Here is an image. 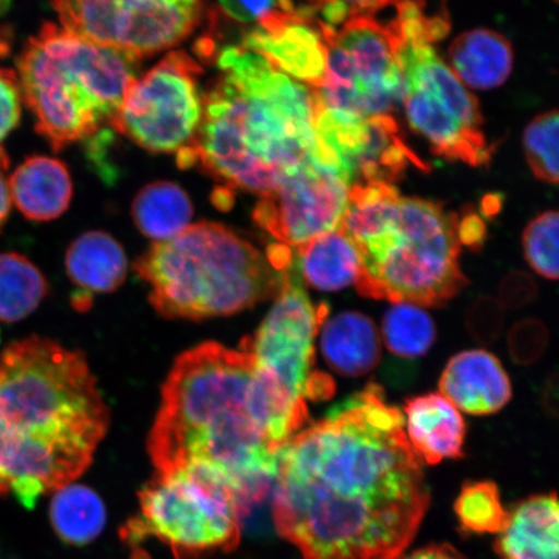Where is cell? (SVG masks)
I'll return each mask as SVG.
<instances>
[{
    "instance_id": "obj_4",
    "label": "cell",
    "mask_w": 559,
    "mask_h": 559,
    "mask_svg": "<svg viewBox=\"0 0 559 559\" xmlns=\"http://www.w3.org/2000/svg\"><path fill=\"white\" fill-rule=\"evenodd\" d=\"M219 74L202 94V120L181 169L198 166L223 186L261 195L319 159L312 90L241 46L216 55Z\"/></svg>"
},
{
    "instance_id": "obj_22",
    "label": "cell",
    "mask_w": 559,
    "mask_h": 559,
    "mask_svg": "<svg viewBox=\"0 0 559 559\" xmlns=\"http://www.w3.org/2000/svg\"><path fill=\"white\" fill-rule=\"evenodd\" d=\"M295 258L300 278L318 290L345 289L359 275L358 249L341 226L297 248Z\"/></svg>"
},
{
    "instance_id": "obj_16",
    "label": "cell",
    "mask_w": 559,
    "mask_h": 559,
    "mask_svg": "<svg viewBox=\"0 0 559 559\" xmlns=\"http://www.w3.org/2000/svg\"><path fill=\"white\" fill-rule=\"evenodd\" d=\"M439 390L454 407L469 415L496 414L512 397L506 369L484 349L453 356L440 377Z\"/></svg>"
},
{
    "instance_id": "obj_17",
    "label": "cell",
    "mask_w": 559,
    "mask_h": 559,
    "mask_svg": "<svg viewBox=\"0 0 559 559\" xmlns=\"http://www.w3.org/2000/svg\"><path fill=\"white\" fill-rule=\"evenodd\" d=\"M408 442L430 465L463 456L465 423L454 405L439 394L412 397L404 405Z\"/></svg>"
},
{
    "instance_id": "obj_9",
    "label": "cell",
    "mask_w": 559,
    "mask_h": 559,
    "mask_svg": "<svg viewBox=\"0 0 559 559\" xmlns=\"http://www.w3.org/2000/svg\"><path fill=\"white\" fill-rule=\"evenodd\" d=\"M393 27V26H391ZM394 31V29H393ZM405 117L436 156L485 166L492 157L479 103L432 48L423 27L396 32Z\"/></svg>"
},
{
    "instance_id": "obj_1",
    "label": "cell",
    "mask_w": 559,
    "mask_h": 559,
    "mask_svg": "<svg viewBox=\"0 0 559 559\" xmlns=\"http://www.w3.org/2000/svg\"><path fill=\"white\" fill-rule=\"evenodd\" d=\"M404 425L369 383L285 444L272 514L304 559H397L415 539L430 493Z\"/></svg>"
},
{
    "instance_id": "obj_25",
    "label": "cell",
    "mask_w": 559,
    "mask_h": 559,
    "mask_svg": "<svg viewBox=\"0 0 559 559\" xmlns=\"http://www.w3.org/2000/svg\"><path fill=\"white\" fill-rule=\"evenodd\" d=\"M50 519L62 542L82 547L102 534L107 512L93 489L70 484L55 491Z\"/></svg>"
},
{
    "instance_id": "obj_21",
    "label": "cell",
    "mask_w": 559,
    "mask_h": 559,
    "mask_svg": "<svg viewBox=\"0 0 559 559\" xmlns=\"http://www.w3.org/2000/svg\"><path fill=\"white\" fill-rule=\"evenodd\" d=\"M452 72L474 90H492L512 73L514 55L509 40L493 31L477 29L461 34L449 50Z\"/></svg>"
},
{
    "instance_id": "obj_40",
    "label": "cell",
    "mask_w": 559,
    "mask_h": 559,
    "mask_svg": "<svg viewBox=\"0 0 559 559\" xmlns=\"http://www.w3.org/2000/svg\"><path fill=\"white\" fill-rule=\"evenodd\" d=\"M11 210V193L9 185L3 177L2 169H0V227L4 225L9 218Z\"/></svg>"
},
{
    "instance_id": "obj_30",
    "label": "cell",
    "mask_w": 559,
    "mask_h": 559,
    "mask_svg": "<svg viewBox=\"0 0 559 559\" xmlns=\"http://www.w3.org/2000/svg\"><path fill=\"white\" fill-rule=\"evenodd\" d=\"M558 221L555 210L545 212L530 223L523 234L526 260L537 274L558 278Z\"/></svg>"
},
{
    "instance_id": "obj_6",
    "label": "cell",
    "mask_w": 559,
    "mask_h": 559,
    "mask_svg": "<svg viewBox=\"0 0 559 559\" xmlns=\"http://www.w3.org/2000/svg\"><path fill=\"white\" fill-rule=\"evenodd\" d=\"M16 66L35 130L59 152L114 121L140 60L46 23L27 39Z\"/></svg>"
},
{
    "instance_id": "obj_28",
    "label": "cell",
    "mask_w": 559,
    "mask_h": 559,
    "mask_svg": "<svg viewBox=\"0 0 559 559\" xmlns=\"http://www.w3.org/2000/svg\"><path fill=\"white\" fill-rule=\"evenodd\" d=\"M454 508L461 524L473 533L500 534L508 521L499 489L491 481L465 486Z\"/></svg>"
},
{
    "instance_id": "obj_26",
    "label": "cell",
    "mask_w": 559,
    "mask_h": 559,
    "mask_svg": "<svg viewBox=\"0 0 559 559\" xmlns=\"http://www.w3.org/2000/svg\"><path fill=\"white\" fill-rule=\"evenodd\" d=\"M46 295V280L27 258L0 254V321L16 323L29 317Z\"/></svg>"
},
{
    "instance_id": "obj_5",
    "label": "cell",
    "mask_w": 559,
    "mask_h": 559,
    "mask_svg": "<svg viewBox=\"0 0 559 559\" xmlns=\"http://www.w3.org/2000/svg\"><path fill=\"white\" fill-rule=\"evenodd\" d=\"M341 228L358 249L361 296L440 306L467 284L459 216L438 202L403 198L394 185H354Z\"/></svg>"
},
{
    "instance_id": "obj_19",
    "label": "cell",
    "mask_w": 559,
    "mask_h": 559,
    "mask_svg": "<svg viewBox=\"0 0 559 559\" xmlns=\"http://www.w3.org/2000/svg\"><path fill=\"white\" fill-rule=\"evenodd\" d=\"M559 514L556 493L535 496L508 514L498 540L504 559H558Z\"/></svg>"
},
{
    "instance_id": "obj_33",
    "label": "cell",
    "mask_w": 559,
    "mask_h": 559,
    "mask_svg": "<svg viewBox=\"0 0 559 559\" xmlns=\"http://www.w3.org/2000/svg\"><path fill=\"white\" fill-rule=\"evenodd\" d=\"M504 318V307L499 299L479 297L467 310L466 330L480 344L491 345L500 338Z\"/></svg>"
},
{
    "instance_id": "obj_34",
    "label": "cell",
    "mask_w": 559,
    "mask_h": 559,
    "mask_svg": "<svg viewBox=\"0 0 559 559\" xmlns=\"http://www.w3.org/2000/svg\"><path fill=\"white\" fill-rule=\"evenodd\" d=\"M21 102L23 99H21L16 73L10 69L0 68V169L3 170L9 166L3 142L19 124Z\"/></svg>"
},
{
    "instance_id": "obj_2",
    "label": "cell",
    "mask_w": 559,
    "mask_h": 559,
    "mask_svg": "<svg viewBox=\"0 0 559 559\" xmlns=\"http://www.w3.org/2000/svg\"><path fill=\"white\" fill-rule=\"evenodd\" d=\"M307 419L253 356L207 342L175 362L148 451L159 473L198 463L225 475L241 524L274 491L280 452Z\"/></svg>"
},
{
    "instance_id": "obj_11",
    "label": "cell",
    "mask_w": 559,
    "mask_h": 559,
    "mask_svg": "<svg viewBox=\"0 0 559 559\" xmlns=\"http://www.w3.org/2000/svg\"><path fill=\"white\" fill-rule=\"evenodd\" d=\"M198 61L183 51L166 55L156 67L132 79L110 126L153 153H178L198 134L202 94Z\"/></svg>"
},
{
    "instance_id": "obj_32",
    "label": "cell",
    "mask_w": 559,
    "mask_h": 559,
    "mask_svg": "<svg viewBox=\"0 0 559 559\" xmlns=\"http://www.w3.org/2000/svg\"><path fill=\"white\" fill-rule=\"evenodd\" d=\"M396 2L397 0H307V5L321 23L335 29L348 19L373 16Z\"/></svg>"
},
{
    "instance_id": "obj_8",
    "label": "cell",
    "mask_w": 559,
    "mask_h": 559,
    "mask_svg": "<svg viewBox=\"0 0 559 559\" xmlns=\"http://www.w3.org/2000/svg\"><path fill=\"white\" fill-rule=\"evenodd\" d=\"M139 502L140 514L124 528L130 543L156 536L178 559H201L239 545L235 488L212 466L192 463L157 472L140 491Z\"/></svg>"
},
{
    "instance_id": "obj_37",
    "label": "cell",
    "mask_w": 559,
    "mask_h": 559,
    "mask_svg": "<svg viewBox=\"0 0 559 559\" xmlns=\"http://www.w3.org/2000/svg\"><path fill=\"white\" fill-rule=\"evenodd\" d=\"M486 225L477 214H466L459 218V240L472 249H477L486 239Z\"/></svg>"
},
{
    "instance_id": "obj_35",
    "label": "cell",
    "mask_w": 559,
    "mask_h": 559,
    "mask_svg": "<svg viewBox=\"0 0 559 559\" xmlns=\"http://www.w3.org/2000/svg\"><path fill=\"white\" fill-rule=\"evenodd\" d=\"M226 15L243 24L258 23L274 12L297 9L296 0H218Z\"/></svg>"
},
{
    "instance_id": "obj_27",
    "label": "cell",
    "mask_w": 559,
    "mask_h": 559,
    "mask_svg": "<svg viewBox=\"0 0 559 559\" xmlns=\"http://www.w3.org/2000/svg\"><path fill=\"white\" fill-rule=\"evenodd\" d=\"M383 340L391 353L418 358L436 341L435 321L416 305L395 304L383 318Z\"/></svg>"
},
{
    "instance_id": "obj_24",
    "label": "cell",
    "mask_w": 559,
    "mask_h": 559,
    "mask_svg": "<svg viewBox=\"0 0 559 559\" xmlns=\"http://www.w3.org/2000/svg\"><path fill=\"white\" fill-rule=\"evenodd\" d=\"M132 216L140 233L160 242L190 227L193 205L183 188L171 181H156L138 193Z\"/></svg>"
},
{
    "instance_id": "obj_23",
    "label": "cell",
    "mask_w": 559,
    "mask_h": 559,
    "mask_svg": "<svg viewBox=\"0 0 559 559\" xmlns=\"http://www.w3.org/2000/svg\"><path fill=\"white\" fill-rule=\"evenodd\" d=\"M70 280L83 293L114 292L124 282L128 258L114 237L94 230L76 239L67 253Z\"/></svg>"
},
{
    "instance_id": "obj_3",
    "label": "cell",
    "mask_w": 559,
    "mask_h": 559,
    "mask_svg": "<svg viewBox=\"0 0 559 559\" xmlns=\"http://www.w3.org/2000/svg\"><path fill=\"white\" fill-rule=\"evenodd\" d=\"M109 425L87 361L55 342L0 355V496L33 509L87 469Z\"/></svg>"
},
{
    "instance_id": "obj_20",
    "label": "cell",
    "mask_w": 559,
    "mask_h": 559,
    "mask_svg": "<svg viewBox=\"0 0 559 559\" xmlns=\"http://www.w3.org/2000/svg\"><path fill=\"white\" fill-rule=\"evenodd\" d=\"M321 352L340 374L358 377L370 372L381 358V341L372 320L360 312H342L324 321Z\"/></svg>"
},
{
    "instance_id": "obj_12",
    "label": "cell",
    "mask_w": 559,
    "mask_h": 559,
    "mask_svg": "<svg viewBox=\"0 0 559 559\" xmlns=\"http://www.w3.org/2000/svg\"><path fill=\"white\" fill-rule=\"evenodd\" d=\"M51 5L66 31L140 60L190 37L206 0H51Z\"/></svg>"
},
{
    "instance_id": "obj_38",
    "label": "cell",
    "mask_w": 559,
    "mask_h": 559,
    "mask_svg": "<svg viewBox=\"0 0 559 559\" xmlns=\"http://www.w3.org/2000/svg\"><path fill=\"white\" fill-rule=\"evenodd\" d=\"M397 559H465L449 545H431V547L414 551L409 556Z\"/></svg>"
},
{
    "instance_id": "obj_13",
    "label": "cell",
    "mask_w": 559,
    "mask_h": 559,
    "mask_svg": "<svg viewBox=\"0 0 559 559\" xmlns=\"http://www.w3.org/2000/svg\"><path fill=\"white\" fill-rule=\"evenodd\" d=\"M328 306L314 307L304 288L296 258L285 271L276 302L260 330L242 342L241 349L275 382L289 401L306 407L313 376V341L326 317Z\"/></svg>"
},
{
    "instance_id": "obj_14",
    "label": "cell",
    "mask_w": 559,
    "mask_h": 559,
    "mask_svg": "<svg viewBox=\"0 0 559 559\" xmlns=\"http://www.w3.org/2000/svg\"><path fill=\"white\" fill-rule=\"evenodd\" d=\"M348 190L337 171L311 159L275 191L261 195L253 219L278 243L297 249L341 226Z\"/></svg>"
},
{
    "instance_id": "obj_39",
    "label": "cell",
    "mask_w": 559,
    "mask_h": 559,
    "mask_svg": "<svg viewBox=\"0 0 559 559\" xmlns=\"http://www.w3.org/2000/svg\"><path fill=\"white\" fill-rule=\"evenodd\" d=\"M557 402H558V381L557 376L554 374L549 382L547 383V388L544 390L543 403L545 409H547L550 416L557 415Z\"/></svg>"
},
{
    "instance_id": "obj_10",
    "label": "cell",
    "mask_w": 559,
    "mask_h": 559,
    "mask_svg": "<svg viewBox=\"0 0 559 559\" xmlns=\"http://www.w3.org/2000/svg\"><path fill=\"white\" fill-rule=\"evenodd\" d=\"M324 32L326 72L311 88L314 109L340 121L393 116L404 95L393 27L355 16L335 29L324 24Z\"/></svg>"
},
{
    "instance_id": "obj_31",
    "label": "cell",
    "mask_w": 559,
    "mask_h": 559,
    "mask_svg": "<svg viewBox=\"0 0 559 559\" xmlns=\"http://www.w3.org/2000/svg\"><path fill=\"white\" fill-rule=\"evenodd\" d=\"M549 333L539 320L527 319L516 323L508 335L510 356L519 365H534L548 347Z\"/></svg>"
},
{
    "instance_id": "obj_15",
    "label": "cell",
    "mask_w": 559,
    "mask_h": 559,
    "mask_svg": "<svg viewBox=\"0 0 559 559\" xmlns=\"http://www.w3.org/2000/svg\"><path fill=\"white\" fill-rule=\"evenodd\" d=\"M241 47L261 55L278 72L311 88L324 80V24L309 5L264 16L242 35Z\"/></svg>"
},
{
    "instance_id": "obj_7",
    "label": "cell",
    "mask_w": 559,
    "mask_h": 559,
    "mask_svg": "<svg viewBox=\"0 0 559 559\" xmlns=\"http://www.w3.org/2000/svg\"><path fill=\"white\" fill-rule=\"evenodd\" d=\"M292 262L278 269L233 229L201 222L153 245L135 269L151 286V302L159 313L202 320L276 297Z\"/></svg>"
},
{
    "instance_id": "obj_36",
    "label": "cell",
    "mask_w": 559,
    "mask_h": 559,
    "mask_svg": "<svg viewBox=\"0 0 559 559\" xmlns=\"http://www.w3.org/2000/svg\"><path fill=\"white\" fill-rule=\"evenodd\" d=\"M537 295L534 278L527 272H510L500 284L499 302L504 309L519 310L533 302Z\"/></svg>"
},
{
    "instance_id": "obj_29",
    "label": "cell",
    "mask_w": 559,
    "mask_h": 559,
    "mask_svg": "<svg viewBox=\"0 0 559 559\" xmlns=\"http://www.w3.org/2000/svg\"><path fill=\"white\" fill-rule=\"evenodd\" d=\"M558 111L537 116L523 135V148L535 177L558 183Z\"/></svg>"
},
{
    "instance_id": "obj_18",
    "label": "cell",
    "mask_w": 559,
    "mask_h": 559,
    "mask_svg": "<svg viewBox=\"0 0 559 559\" xmlns=\"http://www.w3.org/2000/svg\"><path fill=\"white\" fill-rule=\"evenodd\" d=\"M11 200L25 218L48 222L67 212L73 198L72 178L60 159L33 156L10 179Z\"/></svg>"
}]
</instances>
